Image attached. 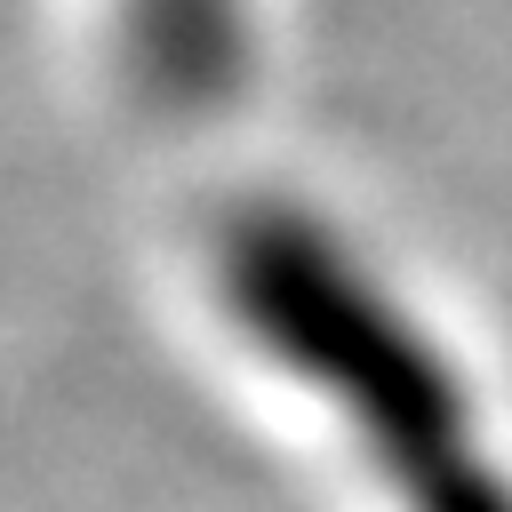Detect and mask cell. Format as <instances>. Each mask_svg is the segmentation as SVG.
<instances>
[{
  "instance_id": "obj_2",
  "label": "cell",
  "mask_w": 512,
  "mask_h": 512,
  "mask_svg": "<svg viewBox=\"0 0 512 512\" xmlns=\"http://www.w3.org/2000/svg\"><path fill=\"white\" fill-rule=\"evenodd\" d=\"M120 32L168 112H208L248 72V0H120Z\"/></svg>"
},
{
  "instance_id": "obj_1",
  "label": "cell",
  "mask_w": 512,
  "mask_h": 512,
  "mask_svg": "<svg viewBox=\"0 0 512 512\" xmlns=\"http://www.w3.org/2000/svg\"><path fill=\"white\" fill-rule=\"evenodd\" d=\"M216 288L240 336L352 424L400 512H512L456 360L320 216L240 208L216 240Z\"/></svg>"
}]
</instances>
